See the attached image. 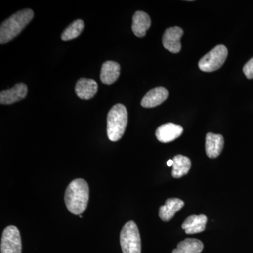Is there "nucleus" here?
I'll return each mask as SVG.
<instances>
[{"mask_svg":"<svg viewBox=\"0 0 253 253\" xmlns=\"http://www.w3.org/2000/svg\"><path fill=\"white\" fill-rule=\"evenodd\" d=\"M89 189L87 182L83 179L71 181L65 193V203L69 212L81 214L85 211L89 201Z\"/></svg>","mask_w":253,"mask_h":253,"instance_id":"nucleus-1","label":"nucleus"},{"mask_svg":"<svg viewBox=\"0 0 253 253\" xmlns=\"http://www.w3.org/2000/svg\"><path fill=\"white\" fill-rule=\"evenodd\" d=\"M33 17V10L24 9L3 21L0 26V44H6L12 41L31 22Z\"/></svg>","mask_w":253,"mask_h":253,"instance_id":"nucleus-2","label":"nucleus"},{"mask_svg":"<svg viewBox=\"0 0 253 253\" xmlns=\"http://www.w3.org/2000/svg\"><path fill=\"white\" fill-rule=\"evenodd\" d=\"M127 111L124 105L118 104L110 110L107 117V134L111 141L122 138L127 125Z\"/></svg>","mask_w":253,"mask_h":253,"instance_id":"nucleus-3","label":"nucleus"},{"mask_svg":"<svg viewBox=\"0 0 253 253\" xmlns=\"http://www.w3.org/2000/svg\"><path fill=\"white\" fill-rule=\"evenodd\" d=\"M120 241L123 253H141L140 234L134 221H129L125 224L121 230Z\"/></svg>","mask_w":253,"mask_h":253,"instance_id":"nucleus-4","label":"nucleus"},{"mask_svg":"<svg viewBox=\"0 0 253 253\" xmlns=\"http://www.w3.org/2000/svg\"><path fill=\"white\" fill-rule=\"evenodd\" d=\"M227 56V48L222 44H219L201 58L199 62V67L204 72L217 71L225 62Z\"/></svg>","mask_w":253,"mask_h":253,"instance_id":"nucleus-5","label":"nucleus"},{"mask_svg":"<svg viewBox=\"0 0 253 253\" xmlns=\"http://www.w3.org/2000/svg\"><path fill=\"white\" fill-rule=\"evenodd\" d=\"M0 249L1 253H21V235L16 226H7L3 231Z\"/></svg>","mask_w":253,"mask_h":253,"instance_id":"nucleus-6","label":"nucleus"},{"mask_svg":"<svg viewBox=\"0 0 253 253\" xmlns=\"http://www.w3.org/2000/svg\"><path fill=\"white\" fill-rule=\"evenodd\" d=\"M184 31L180 27L174 26L166 29L163 36V44L169 52L176 54L181 51V38Z\"/></svg>","mask_w":253,"mask_h":253,"instance_id":"nucleus-7","label":"nucleus"},{"mask_svg":"<svg viewBox=\"0 0 253 253\" xmlns=\"http://www.w3.org/2000/svg\"><path fill=\"white\" fill-rule=\"evenodd\" d=\"M183 131L184 129L181 126L169 123L160 126L156 131V136L161 142L169 143L179 138Z\"/></svg>","mask_w":253,"mask_h":253,"instance_id":"nucleus-8","label":"nucleus"},{"mask_svg":"<svg viewBox=\"0 0 253 253\" xmlns=\"http://www.w3.org/2000/svg\"><path fill=\"white\" fill-rule=\"evenodd\" d=\"M28 94V87L23 83H17L9 90L1 91L0 103L3 105H9L24 99Z\"/></svg>","mask_w":253,"mask_h":253,"instance_id":"nucleus-9","label":"nucleus"},{"mask_svg":"<svg viewBox=\"0 0 253 253\" xmlns=\"http://www.w3.org/2000/svg\"><path fill=\"white\" fill-rule=\"evenodd\" d=\"M75 90L80 99H91L97 93L98 84L94 80L81 78L76 83Z\"/></svg>","mask_w":253,"mask_h":253,"instance_id":"nucleus-10","label":"nucleus"},{"mask_svg":"<svg viewBox=\"0 0 253 253\" xmlns=\"http://www.w3.org/2000/svg\"><path fill=\"white\" fill-rule=\"evenodd\" d=\"M168 91L164 87H156L149 91L141 100V104L144 108H154L163 104L168 97Z\"/></svg>","mask_w":253,"mask_h":253,"instance_id":"nucleus-11","label":"nucleus"},{"mask_svg":"<svg viewBox=\"0 0 253 253\" xmlns=\"http://www.w3.org/2000/svg\"><path fill=\"white\" fill-rule=\"evenodd\" d=\"M224 137L221 134L208 133L206 137V152L210 158H217L224 148Z\"/></svg>","mask_w":253,"mask_h":253,"instance_id":"nucleus-12","label":"nucleus"},{"mask_svg":"<svg viewBox=\"0 0 253 253\" xmlns=\"http://www.w3.org/2000/svg\"><path fill=\"white\" fill-rule=\"evenodd\" d=\"M121 74V66L116 61H108L101 67L100 78L105 84L110 85L117 81Z\"/></svg>","mask_w":253,"mask_h":253,"instance_id":"nucleus-13","label":"nucleus"},{"mask_svg":"<svg viewBox=\"0 0 253 253\" xmlns=\"http://www.w3.org/2000/svg\"><path fill=\"white\" fill-rule=\"evenodd\" d=\"M151 21L149 15L144 11H138L132 18L133 33L136 36L142 38L146 36V31L151 27Z\"/></svg>","mask_w":253,"mask_h":253,"instance_id":"nucleus-14","label":"nucleus"},{"mask_svg":"<svg viewBox=\"0 0 253 253\" xmlns=\"http://www.w3.org/2000/svg\"><path fill=\"white\" fill-rule=\"evenodd\" d=\"M184 206V201L181 199L175 198L168 199L166 200V204L160 208L159 217L163 221H169Z\"/></svg>","mask_w":253,"mask_h":253,"instance_id":"nucleus-15","label":"nucleus"},{"mask_svg":"<svg viewBox=\"0 0 253 253\" xmlns=\"http://www.w3.org/2000/svg\"><path fill=\"white\" fill-rule=\"evenodd\" d=\"M208 218L204 214L189 216L182 224V229L187 234H198L206 229Z\"/></svg>","mask_w":253,"mask_h":253,"instance_id":"nucleus-16","label":"nucleus"},{"mask_svg":"<svg viewBox=\"0 0 253 253\" xmlns=\"http://www.w3.org/2000/svg\"><path fill=\"white\" fill-rule=\"evenodd\" d=\"M172 176L175 179L182 177L189 172L191 166V160L182 155H176L172 159Z\"/></svg>","mask_w":253,"mask_h":253,"instance_id":"nucleus-17","label":"nucleus"},{"mask_svg":"<svg viewBox=\"0 0 253 253\" xmlns=\"http://www.w3.org/2000/svg\"><path fill=\"white\" fill-rule=\"evenodd\" d=\"M204 249V244L199 239H186L177 245L172 253H201Z\"/></svg>","mask_w":253,"mask_h":253,"instance_id":"nucleus-18","label":"nucleus"},{"mask_svg":"<svg viewBox=\"0 0 253 253\" xmlns=\"http://www.w3.org/2000/svg\"><path fill=\"white\" fill-rule=\"evenodd\" d=\"M84 28V23L83 20H76L63 32L61 39L64 41L75 39L81 34Z\"/></svg>","mask_w":253,"mask_h":253,"instance_id":"nucleus-19","label":"nucleus"},{"mask_svg":"<svg viewBox=\"0 0 253 253\" xmlns=\"http://www.w3.org/2000/svg\"><path fill=\"white\" fill-rule=\"evenodd\" d=\"M245 76L248 79H253V57L250 59L247 63L245 64L243 68Z\"/></svg>","mask_w":253,"mask_h":253,"instance_id":"nucleus-20","label":"nucleus"},{"mask_svg":"<svg viewBox=\"0 0 253 253\" xmlns=\"http://www.w3.org/2000/svg\"><path fill=\"white\" fill-rule=\"evenodd\" d=\"M167 165L169 167H170V166H173V161L172 160H169V161L167 162Z\"/></svg>","mask_w":253,"mask_h":253,"instance_id":"nucleus-21","label":"nucleus"}]
</instances>
